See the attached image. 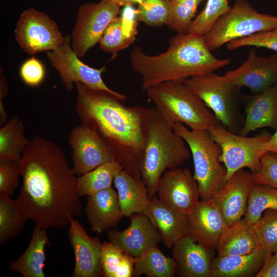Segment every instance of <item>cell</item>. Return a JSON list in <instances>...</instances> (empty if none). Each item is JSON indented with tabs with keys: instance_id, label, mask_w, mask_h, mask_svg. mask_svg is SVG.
<instances>
[{
	"instance_id": "1",
	"label": "cell",
	"mask_w": 277,
	"mask_h": 277,
	"mask_svg": "<svg viewBox=\"0 0 277 277\" xmlns=\"http://www.w3.org/2000/svg\"><path fill=\"white\" fill-rule=\"evenodd\" d=\"M19 164L23 183L16 201L26 220L47 230L66 227L81 215L77 177L57 144L35 135Z\"/></svg>"
},
{
	"instance_id": "2",
	"label": "cell",
	"mask_w": 277,
	"mask_h": 277,
	"mask_svg": "<svg viewBox=\"0 0 277 277\" xmlns=\"http://www.w3.org/2000/svg\"><path fill=\"white\" fill-rule=\"evenodd\" d=\"M75 85V110L82 124L97 133L124 171L141 179L150 108L124 105L123 94Z\"/></svg>"
},
{
	"instance_id": "3",
	"label": "cell",
	"mask_w": 277,
	"mask_h": 277,
	"mask_svg": "<svg viewBox=\"0 0 277 277\" xmlns=\"http://www.w3.org/2000/svg\"><path fill=\"white\" fill-rule=\"evenodd\" d=\"M132 70L141 78V88L146 89L167 81H182L220 69L231 58L218 59L208 48L204 35L177 34L171 38L167 50L159 54H146L138 45L130 53Z\"/></svg>"
},
{
	"instance_id": "4",
	"label": "cell",
	"mask_w": 277,
	"mask_h": 277,
	"mask_svg": "<svg viewBox=\"0 0 277 277\" xmlns=\"http://www.w3.org/2000/svg\"><path fill=\"white\" fill-rule=\"evenodd\" d=\"M182 137L176 133L155 107L150 108L141 174L150 199L166 170L179 167L190 157Z\"/></svg>"
},
{
	"instance_id": "5",
	"label": "cell",
	"mask_w": 277,
	"mask_h": 277,
	"mask_svg": "<svg viewBox=\"0 0 277 277\" xmlns=\"http://www.w3.org/2000/svg\"><path fill=\"white\" fill-rule=\"evenodd\" d=\"M145 91L149 100L171 127L180 123L192 130H209L221 124L183 81L163 82Z\"/></svg>"
},
{
	"instance_id": "6",
	"label": "cell",
	"mask_w": 277,
	"mask_h": 277,
	"mask_svg": "<svg viewBox=\"0 0 277 277\" xmlns=\"http://www.w3.org/2000/svg\"><path fill=\"white\" fill-rule=\"evenodd\" d=\"M172 128L185 141L192 154L193 176L198 184L200 197L202 200L212 199L226 182L227 169L220 161V145L207 129L190 130L180 123Z\"/></svg>"
},
{
	"instance_id": "7",
	"label": "cell",
	"mask_w": 277,
	"mask_h": 277,
	"mask_svg": "<svg viewBox=\"0 0 277 277\" xmlns=\"http://www.w3.org/2000/svg\"><path fill=\"white\" fill-rule=\"evenodd\" d=\"M188 88L229 131H240V90L241 87L224 75L213 73L193 76L183 81Z\"/></svg>"
},
{
	"instance_id": "8",
	"label": "cell",
	"mask_w": 277,
	"mask_h": 277,
	"mask_svg": "<svg viewBox=\"0 0 277 277\" xmlns=\"http://www.w3.org/2000/svg\"><path fill=\"white\" fill-rule=\"evenodd\" d=\"M276 27L277 16L258 12L247 0H235L204 37L212 51L232 41Z\"/></svg>"
},
{
	"instance_id": "9",
	"label": "cell",
	"mask_w": 277,
	"mask_h": 277,
	"mask_svg": "<svg viewBox=\"0 0 277 277\" xmlns=\"http://www.w3.org/2000/svg\"><path fill=\"white\" fill-rule=\"evenodd\" d=\"M208 130L221 148L220 161L227 169L226 181L241 169L247 168L252 173L261 169V159L265 153L263 147L272 135L269 132L247 137L229 131L222 124Z\"/></svg>"
},
{
	"instance_id": "10",
	"label": "cell",
	"mask_w": 277,
	"mask_h": 277,
	"mask_svg": "<svg viewBox=\"0 0 277 277\" xmlns=\"http://www.w3.org/2000/svg\"><path fill=\"white\" fill-rule=\"evenodd\" d=\"M121 7L109 0L86 2L78 7L70 44L80 58L99 43L108 24L120 13Z\"/></svg>"
},
{
	"instance_id": "11",
	"label": "cell",
	"mask_w": 277,
	"mask_h": 277,
	"mask_svg": "<svg viewBox=\"0 0 277 277\" xmlns=\"http://www.w3.org/2000/svg\"><path fill=\"white\" fill-rule=\"evenodd\" d=\"M14 34L20 47L30 55L52 50L65 38L55 22L34 8L22 12Z\"/></svg>"
},
{
	"instance_id": "12",
	"label": "cell",
	"mask_w": 277,
	"mask_h": 277,
	"mask_svg": "<svg viewBox=\"0 0 277 277\" xmlns=\"http://www.w3.org/2000/svg\"><path fill=\"white\" fill-rule=\"evenodd\" d=\"M70 43V35L67 34L61 45L47 51V56L58 72L65 89L71 91L74 84L80 83L93 89L122 95L109 88L104 82L102 75L106 71L105 67L95 69L84 63L74 52Z\"/></svg>"
},
{
	"instance_id": "13",
	"label": "cell",
	"mask_w": 277,
	"mask_h": 277,
	"mask_svg": "<svg viewBox=\"0 0 277 277\" xmlns=\"http://www.w3.org/2000/svg\"><path fill=\"white\" fill-rule=\"evenodd\" d=\"M157 197L172 209L188 214L199 202L196 181L188 168L177 167L166 170L157 187Z\"/></svg>"
},
{
	"instance_id": "14",
	"label": "cell",
	"mask_w": 277,
	"mask_h": 277,
	"mask_svg": "<svg viewBox=\"0 0 277 277\" xmlns=\"http://www.w3.org/2000/svg\"><path fill=\"white\" fill-rule=\"evenodd\" d=\"M69 144L72 151V169L77 176L114 161L112 152L97 133L83 124L72 128Z\"/></svg>"
},
{
	"instance_id": "15",
	"label": "cell",
	"mask_w": 277,
	"mask_h": 277,
	"mask_svg": "<svg viewBox=\"0 0 277 277\" xmlns=\"http://www.w3.org/2000/svg\"><path fill=\"white\" fill-rule=\"evenodd\" d=\"M224 76L240 87L248 88L253 94L260 93L277 83V54L261 56L252 48L247 59Z\"/></svg>"
},
{
	"instance_id": "16",
	"label": "cell",
	"mask_w": 277,
	"mask_h": 277,
	"mask_svg": "<svg viewBox=\"0 0 277 277\" xmlns=\"http://www.w3.org/2000/svg\"><path fill=\"white\" fill-rule=\"evenodd\" d=\"M70 244L75 255L72 277L103 276L101 262L102 243L97 237L89 236L85 228L75 218L68 229Z\"/></svg>"
},
{
	"instance_id": "17",
	"label": "cell",
	"mask_w": 277,
	"mask_h": 277,
	"mask_svg": "<svg viewBox=\"0 0 277 277\" xmlns=\"http://www.w3.org/2000/svg\"><path fill=\"white\" fill-rule=\"evenodd\" d=\"M129 226L122 231L108 230L109 241L134 258H138L152 247L163 241L162 235L149 218L143 213L129 216Z\"/></svg>"
},
{
	"instance_id": "18",
	"label": "cell",
	"mask_w": 277,
	"mask_h": 277,
	"mask_svg": "<svg viewBox=\"0 0 277 277\" xmlns=\"http://www.w3.org/2000/svg\"><path fill=\"white\" fill-rule=\"evenodd\" d=\"M187 235L212 250L228 227L219 208L211 199L199 201L188 214Z\"/></svg>"
},
{
	"instance_id": "19",
	"label": "cell",
	"mask_w": 277,
	"mask_h": 277,
	"mask_svg": "<svg viewBox=\"0 0 277 277\" xmlns=\"http://www.w3.org/2000/svg\"><path fill=\"white\" fill-rule=\"evenodd\" d=\"M253 184L252 173L241 169L212 197L228 226L244 216Z\"/></svg>"
},
{
	"instance_id": "20",
	"label": "cell",
	"mask_w": 277,
	"mask_h": 277,
	"mask_svg": "<svg viewBox=\"0 0 277 277\" xmlns=\"http://www.w3.org/2000/svg\"><path fill=\"white\" fill-rule=\"evenodd\" d=\"M179 277H211L214 251L185 235L172 247Z\"/></svg>"
},
{
	"instance_id": "21",
	"label": "cell",
	"mask_w": 277,
	"mask_h": 277,
	"mask_svg": "<svg viewBox=\"0 0 277 277\" xmlns=\"http://www.w3.org/2000/svg\"><path fill=\"white\" fill-rule=\"evenodd\" d=\"M245 121L239 132L247 134L258 129L277 128V83L266 90L246 97Z\"/></svg>"
},
{
	"instance_id": "22",
	"label": "cell",
	"mask_w": 277,
	"mask_h": 277,
	"mask_svg": "<svg viewBox=\"0 0 277 277\" xmlns=\"http://www.w3.org/2000/svg\"><path fill=\"white\" fill-rule=\"evenodd\" d=\"M85 213L91 230L98 234L115 227L124 217L112 187L88 195Z\"/></svg>"
},
{
	"instance_id": "23",
	"label": "cell",
	"mask_w": 277,
	"mask_h": 277,
	"mask_svg": "<svg viewBox=\"0 0 277 277\" xmlns=\"http://www.w3.org/2000/svg\"><path fill=\"white\" fill-rule=\"evenodd\" d=\"M159 230L165 246L171 248L187 235L188 214L181 213L167 206L154 196L144 213Z\"/></svg>"
},
{
	"instance_id": "24",
	"label": "cell",
	"mask_w": 277,
	"mask_h": 277,
	"mask_svg": "<svg viewBox=\"0 0 277 277\" xmlns=\"http://www.w3.org/2000/svg\"><path fill=\"white\" fill-rule=\"evenodd\" d=\"M136 12L132 6L124 7L121 16L112 20L105 29L98 43L101 49L115 54L134 42L138 33Z\"/></svg>"
},
{
	"instance_id": "25",
	"label": "cell",
	"mask_w": 277,
	"mask_h": 277,
	"mask_svg": "<svg viewBox=\"0 0 277 277\" xmlns=\"http://www.w3.org/2000/svg\"><path fill=\"white\" fill-rule=\"evenodd\" d=\"M113 183L124 216L129 217L134 213L145 212L151 199L141 178H135L122 170L115 176Z\"/></svg>"
},
{
	"instance_id": "26",
	"label": "cell",
	"mask_w": 277,
	"mask_h": 277,
	"mask_svg": "<svg viewBox=\"0 0 277 277\" xmlns=\"http://www.w3.org/2000/svg\"><path fill=\"white\" fill-rule=\"evenodd\" d=\"M51 244L47 229L35 225L26 251L9 264V269L23 277H45V247Z\"/></svg>"
},
{
	"instance_id": "27",
	"label": "cell",
	"mask_w": 277,
	"mask_h": 277,
	"mask_svg": "<svg viewBox=\"0 0 277 277\" xmlns=\"http://www.w3.org/2000/svg\"><path fill=\"white\" fill-rule=\"evenodd\" d=\"M266 255L260 248L248 254L217 255L212 260L211 277H255L263 266Z\"/></svg>"
},
{
	"instance_id": "28",
	"label": "cell",
	"mask_w": 277,
	"mask_h": 277,
	"mask_svg": "<svg viewBox=\"0 0 277 277\" xmlns=\"http://www.w3.org/2000/svg\"><path fill=\"white\" fill-rule=\"evenodd\" d=\"M261 248L252 224L245 218L228 226L219 241L217 255H245Z\"/></svg>"
},
{
	"instance_id": "29",
	"label": "cell",
	"mask_w": 277,
	"mask_h": 277,
	"mask_svg": "<svg viewBox=\"0 0 277 277\" xmlns=\"http://www.w3.org/2000/svg\"><path fill=\"white\" fill-rule=\"evenodd\" d=\"M177 270L174 258L165 256L155 245L140 256L135 258L132 276L173 277L177 275Z\"/></svg>"
},
{
	"instance_id": "30",
	"label": "cell",
	"mask_w": 277,
	"mask_h": 277,
	"mask_svg": "<svg viewBox=\"0 0 277 277\" xmlns=\"http://www.w3.org/2000/svg\"><path fill=\"white\" fill-rule=\"evenodd\" d=\"M29 142L24 122L11 116L0 128V159L19 161Z\"/></svg>"
},
{
	"instance_id": "31",
	"label": "cell",
	"mask_w": 277,
	"mask_h": 277,
	"mask_svg": "<svg viewBox=\"0 0 277 277\" xmlns=\"http://www.w3.org/2000/svg\"><path fill=\"white\" fill-rule=\"evenodd\" d=\"M122 170L123 167L119 163L111 161L78 176L80 195H92L111 187L115 176Z\"/></svg>"
},
{
	"instance_id": "32",
	"label": "cell",
	"mask_w": 277,
	"mask_h": 277,
	"mask_svg": "<svg viewBox=\"0 0 277 277\" xmlns=\"http://www.w3.org/2000/svg\"><path fill=\"white\" fill-rule=\"evenodd\" d=\"M26 219L16 200L0 194V243L1 245L18 236L22 231Z\"/></svg>"
},
{
	"instance_id": "33",
	"label": "cell",
	"mask_w": 277,
	"mask_h": 277,
	"mask_svg": "<svg viewBox=\"0 0 277 277\" xmlns=\"http://www.w3.org/2000/svg\"><path fill=\"white\" fill-rule=\"evenodd\" d=\"M267 209L277 210V189L253 184L249 195L245 219L252 225Z\"/></svg>"
},
{
	"instance_id": "34",
	"label": "cell",
	"mask_w": 277,
	"mask_h": 277,
	"mask_svg": "<svg viewBox=\"0 0 277 277\" xmlns=\"http://www.w3.org/2000/svg\"><path fill=\"white\" fill-rule=\"evenodd\" d=\"M202 0H169L170 14L166 26L177 34H186Z\"/></svg>"
},
{
	"instance_id": "35",
	"label": "cell",
	"mask_w": 277,
	"mask_h": 277,
	"mask_svg": "<svg viewBox=\"0 0 277 277\" xmlns=\"http://www.w3.org/2000/svg\"><path fill=\"white\" fill-rule=\"evenodd\" d=\"M260 247L266 255L277 252V210L267 209L252 224Z\"/></svg>"
},
{
	"instance_id": "36",
	"label": "cell",
	"mask_w": 277,
	"mask_h": 277,
	"mask_svg": "<svg viewBox=\"0 0 277 277\" xmlns=\"http://www.w3.org/2000/svg\"><path fill=\"white\" fill-rule=\"evenodd\" d=\"M230 7L228 0H208L203 10L192 21L187 33L204 35Z\"/></svg>"
},
{
	"instance_id": "37",
	"label": "cell",
	"mask_w": 277,
	"mask_h": 277,
	"mask_svg": "<svg viewBox=\"0 0 277 277\" xmlns=\"http://www.w3.org/2000/svg\"><path fill=\"white\" fill-rule=\"evenodd\" d=\"M170 14L169 0H143L138 5L136 19L152 27L166 25Z\"/></svg>"
},
{
	"instance_id": "38",
	"label": "cell",
	"mask_w": 277,
	"mask_h": 277,
	"mask_svg": "<svg viewBox=\"0 0 277 277\" xmlns=\"http://www.w3.org/2000/svg\"><path fill=\"white\" fill-rule=\"evenodd\" d=\"M229 50L245 46L264 47L277 52V27L250 36L232 41L226 44Z\"/></svg>"
},
{
	"instance_id": "39",
	"label": "cell",
	"mask_w": 277,
	"mask_h": 277,
	"mask_svg": "<svg viewBox=\"0 0 277 277\" xmlns=\"http://www.w3.org/2000/svg\"><path fill=\"white\" fill-rule=\"evenodd\" d=\"M20 176L19 161L0 159V194L12 195Z\"/></svg>"
},
{
	"instance_id": "40",
	"label": "cell",
	"mask_w": 277,
	"mask_h": 277,
	"mask_svg": "<svg viewBox=\"0 0 277 277\" xmlns=\"http://www.w3.org/2000/svg\"><path fill=\"white\" fill-rule=\"evenodd\" d=\"M261 168L252 173L254 184L268 185L277 189V154L266 152L261 159Z\"/></svg>"
},
{
	"instance_id": "41",
	"label": "cell",
	"mask_w": 277,
	"mask_h": 277,
	"mask_svg": "<svg viewBox=\"0 0 277 277\" xmlns=\"http://www.w3.org/2000/svg\"><path fill=\"white\" fill-rule=\"evenodd\" d=\"M101 250L103 276L115 277L116 271L125 253L118 246L110 241L102 243Z\"/></svg>"
},
{
	"instance_id": "42",
	"label": "cell",
	"mask_w": 277,
	"mask_h": 277,
	"mask_svg": "<svg viewBox=\"0 0 277 277\" xmlns=\"http://www.w3.org/2000/svg\"><path fill=\"white\" fill-rule=\"evenodd\" d=\"M45 69L43 63L33 56L25 61L19 70L22 81L28 86L37 87L44 81Z\"/></svg>"
},
{
	"instance_id": "43",
	"label": "cell",
	"mask_w": 277,
	"mask_h": 277,
	"mask_svg": "<svg viewBox=\"0 0 277 277\" xmlns=\"http://www.w3.org/2000/svg\"><path fill=\"white\" fill-rule=\"evenodd\" d=\"M255 277H277V253L266 255L264 263Z\"/></svg>"
},
{
	"instance_id": "44",
	"label": "cell",
	"mask_w": 277,
	"mask_h": 277,
	"mask_svg": "<svg viewBox=\"0 0 277 277\" xmlns=\"http://www.w3.org/2000/svg\"><path fill=\"white\" fill-rule=\"evenodd\" d=\"M135 258L125 253V254L119 265L115 277H131L134 269Z\"/></svg>"
},
{
	"instance_id": "45",
	"label": "cell",
	"mask_w": 277,
	"mask_h": 277,
	"mask_svg": "<svg viewBox=\"0 0 277 277\" xmlns=\"http://www.w3.org/2000/svg\"><path fill=\"white\" fill-rule=\"evenodd\" d=\"M274 134L271 135L270 139L263 145L265 152H271L277 154V128Z\"/></svg>"
},
{
	"instance_id": "46",
	"label": "cell",
	"mask_w": 277,
	"mask_h": 277,
	"mask_svg": "<svg viewBox=\"0 0 277 277\" xmlns=\"http://www.w3.org/2000/svg\"><path fill=\"white\" fill-rule=\"evenodd\" d=\"M8 86L6 77L1 73L0 76V101H3L8 92Z\"/></svg>"
},
{
	"instance_id": "47",
	"label": "cell",
	"mask_w": 277,
	"mask_h": 277,
	"mask_svg": "<svg viewBox=\"0 0 277 277\" xmlns=\"http://www.w3.org/2000/svg\"><path fill=\"white\" fill-rule=\"evenodd\" d=\"M122 6H133L135 4L139 5L143 0H109Z\"/></svg>"
},
{
	"instance_id": "48",
	"label": "cell",
	"mask_w": 277,
	"mask_h": 277,
	"mask_svg": "<svg viewBox=\"0 0 277 277\" xmlns=\"http://www.w3.org/2000/svg\"><path fill=\"white\" fill-rule=\"evenodd\" d=\"M276 253H277V252Z\"/></svg>"
}]
</instances>
